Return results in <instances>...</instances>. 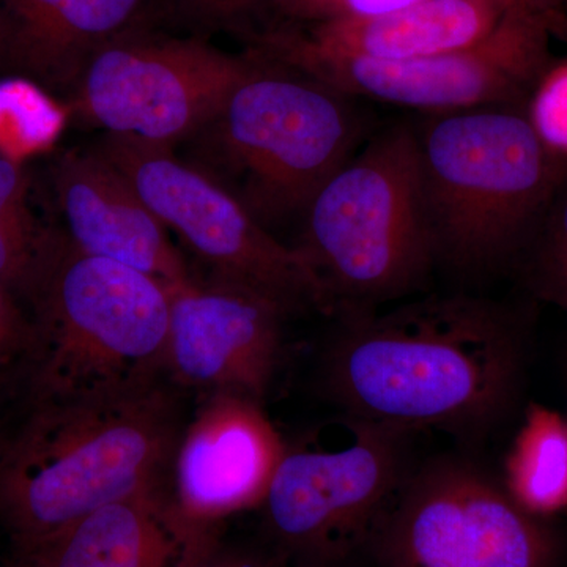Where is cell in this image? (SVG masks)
<instances>
[{
  "label": "cell",
  "instance_id": "obj_12",
  "mask_svg": "<svg viewBox=\"0 0 567 567\" xmlns=\"http://www.w3.org/2000/svg\"><path fill=\"white\" fill-rule=\"evenodd\" d=\"M284 453L262 402L233 393L204 395L183 429L167 483L183 544L213 535L223 518L262 505Z\"/></svg>",
  "mask_w": 567,
  "mask_h": 567
},
{
  "label": "cell",
  "instance_id": "obj_1",
  "mask_svg": "<svg viewBox=\"0 0 567 567\" xmlns=\"http://www.w3.org/2000/svg\"><path fill=\"white\" fill-rule=\"evenodd\" d=\"M324 385L342 413L412 432L492 429L516 395L524 341L516 316L473 295H427L388 311L341 312Z\"/></svg>",
  "mask_w": 567,
  "mask_h": 567
},
{
  "label": "cell",
  "instance_id": "obj_4",
  "mask_svg": "<svg viewBox=\"0 0 567 567\" xmlns=\"http://www.w3.org/2000/svg\"><path fill=\"white\" fill-rule=\"evenodd\" d=\"M254 66L218 114L189 137V163L234 194L267 229L306 213L363 144L352 96L252 50Z\"/></svg>",
  "mask_w": 567,
  "mask_h": 567
},
{
  "label": "cell",
  "instance_id": "obj_16",
  "mask_svg": "<svg viewBox=\"0 0 567 567\" xmlns=\"http://www.w3.org/2000/svg\"><path fill=\"white\" fill-rule=\"evenodd\" d=\"M520 10L518 0H420L379 17L279 29L309 50L406 61L475 47Z\"/></svg>",
  "mask_w": 567,
  "mask_h": 567
},
{
  "label": "cell",
  "instance_id": "obj_14",
  "mask_svg": "<svg viewBox=\"0 0 567 567\" xmlns=\"http://www.w3.org/2000/svg\"><path fill=\"white\" fill-rule=\"evenodd\" d=\"M54 186L66 237L82 252L140 270L171 292L196 282L167 227L96 148L65 153L55 166Z\"/></svg>",
  "mask_w": 567,
  "mask_h": 567
},
{
  "label": "cell",
  "instance_id": "obj_24",
  "mask_svg": "<svg viewBox=\"0 0 567 567\" xmlns=\"http://www.w3.org/2000/svg\"><path fill=\"white\" fill-rule=\"evenodd\" d=\"M271 0H158V17L169 14L197 29L240 28Z\"/></svg>",
  "mask_w": 567,
  "mask_h": 567
},
{
  "label": "cell",
  "instance_id": "obj_2",
  "mask_svg": "<svg viewBox=\"0 0 567 567\" xmlns=\"http://www.w3.org/2000/svg\"><path fill=\"white\" fill-rule=\"evenodd\" d=\"M188 420L166 380L37 404L0 454V522L13 546L130 496L167 492Z\"/></svg>",
  "mask_w": 567,
  "mask_h": 567
},
{
  "label": "cell",
  "instance_id": "obj_15",
  "mask_svg": "<svg viewBox=\"0 0 567 567\" xmlns=\"http://www.w3.org/2000/svg\"><path fill=\"white\" fill-rule=\"evenodd\" d=\"M158 0H0V61L47 91H74L92 55L151 28Z\"/></svg>",
  "mask_w": 567,
  "mask_h": 567
},
{
  "label": "cell",
  "instance_id": "obj_6",
  "mask_svg": "<svg viewBox=\"0 0 567 567\" xmlns=\"http://www.w3.org/2000/svg\"><path fill=\"white\" fill-rule=\"evenodd\" d=\"M300 246L334 309L365 311L420 289L436 264L415 123L377 133L309 204Z\"/></svg>",
  "mask_w": 567,
  "mask_h": 567
},
{
  "label": "cell",
  "instance_id": "obj_11",
  "mask_svg": "<svg viewBox=\"0 0 567 567\" xmlns=\"http://www.w3.org/2000/svg\"><path fill=\"white\" fill-rule=\"evenodd\" d=\"M374 547L382 567H551L557 544L477 466L413 468Z\"/></svg>",
  "mask_w": 567,
  "mask_h": 567
},
{
  "label": "cell",
  "instance_id": "obj_23",
  "mask_svg": "<svg viewBox=\"0 0 567 567\" xmlns=\"http://www.w3.org/2000/svg\"><path fill=\"white\" fill-rule=\"evenodd\" d=\"M420 0H271V9L293 25H311L350 18L379 17Z\"/></svg>",
  "mask_w": 567,
  "mask_h": 567
},
{
  "label": "cell",
  "instance_id": "obj_26",
  "mask_svg": "<svg viewBox=\"0 0 567 567\" xmlns=\"http://www.w3.org/2000/svg\"><path fill=\"white\" fill-rule=\"evenodd\" d=\"M173 567H287V563L281 555L264 558L223 550L208 535L183 544Z\"/></svg>",
  "mask_w": 567,
  "mask_h": 567
},
{
  "label": "cell",
  "instance_id": "obj_5",
  "mask_svg": "<svg viewBox=\"0 0 567 567\" xmlns=\"http://www.w3.org/2000/svg\"><path fill=\"white\" fill-rule=\"evenodd\" d=\"M171 290L126 265L54 246L29 303L33 402L115 393L163 380Z\"/></svg>",
  "mask_w": 567,
  "mask_h": 567
},
{
  "label": "cell",
  "instance_id": "obj_25",
  "mask_svg": "<svg viewBox=\"0 0 567 567\" xmlns=\"http://www.w3.org/2000/svg\"><path fill=\"white\" fill-rule=\"evenodd\" d=\"M32 342L31 317L22 312L18 298L0 286V375L11 365L28 361Z\"/></svg>",
  "mask_w": 567,
  "mask_h": 567
},
{
  "label": "cell",
  "instance_id": "obj_3",
  "mask_svg": "<svg viewBox=\"0 0 567 567\" xmlns=\"http://www.w3.org/2000/svg\"><path fill=\"white\" fill-rule=\"evenodd\" d=\"M415 126L436 262L480 275L527 249L566 188L567 162L540 142L525 107L425 115Z\"/></svg>",
  "mask_w": 567,
  "mask_h": 567
},
{
  "label": "cell",
  "instance_id": "obj_18",
  "mask_svg": "<svg viewBox=\"0 0 567 567\" xmlns=\"http://www.w3.org/2000/svg\"><path fill=\"white\" fill-rule=\"evenodd\" d=\"M507 494L532 516L567 505V421L533 409L507 461Z\"/></svg>",
  "mask_w": 567,
  "mask_h": 567
},
{
  "label": "cell",
  "instance_id": "obj_19",
  "mask_svg": "<svg viewBox=\"0 0 567 567\" xmlns=\"http://www.w3.org/2000/svg\"><path fill=\"white\" fill-rule=\"evenodd\" d=\"M29 205V178L20 163L0 156V286L29 300L55 241Z\"/></svg>",
  "mask_w": 567,
  "mask_h": 567
},
{
  "label": "cell",
  "instance_id": "obj_7",
  "mask_svg": "<svg viewBox=\"0 0 567 567\" xmlns=\"http://www.w3.org/2000/svg\"><path fill=\"white\" fill-rule=\"evenodd\" d=\"M410 435L342 413L286 446L260 505L278 555L297 567H342L374 544L413 472Z\"/></svg>",
  "mask_w": 567,
  "mask_h": 567
},
{
  "label": "cell",
  "instance_id": "obj_21",
  "mask_svg": "<svg viewBox=\"0 0 567 567\" xmlns=\"http://www.w3.org/2000/svg\"><path fill=\"white\" fill-rule=\"evenodd\" d=\"M532 246V281L537 295L567 315V185L559 193Z\"/></svg>",
  "mask_w": 567,
  "mask_h": 567
},
{
  "label": "cell",
  "instance_id": "obj_22",
  "mask_svg": "<svg viewBox=\"0 0 567 567\" xmlns=\"http://www.w3.org/2000/svg\"><path fill=\"white\" fill-rule=\"evenodd\" d=\"M525 114L548 151L567 162V59L551 62L544 71Z\"/></svg>",
  "mask_w": 567,
  "mask_h": 567
},
{
  "label": "cell",
  "instance_id": "obj_8",
  "mask_svg": "<svg viewBox=\"0 0 567 567\" xmlns=\"http://www.w3.org/2000/svg\"><path fill=\"white\" fill-rule=\"evenodd\" d=\"M95 148L207 265L212 282L262 293L289 312L336 311L308 254L281 244L233 193L174 156L173 147L107 134Z\"/></svg>",
  "mask_w": 567,
  "mask_h": 567
},
{
  "label": "cell",
  "instance_id": "obj_20",
  "mask_svg": "<svg viewBox=\"0 0 567 567\" xmlns=\"http://www.w3.org/2000/svg\"><path fill=\"white\" fill-rule=\"evenodd\" d=\"M66 112L28 78L0 81V156L20 163L61 136Z\"/></svg>",
  "mask_w": 567,
  "mask_h": 567
},
{
  "label": "cell",
  "instance_id": "obj_13",
  "mask_svg": "<svg viewBox=\"0 0 567 567\" xmlns=\"http://www.w3.org/2000/svg\"><path fill=\"white\" fill-rule=\"evenodd\" d=\"M289 315L271 298L212 282L171 292L164 374L204 395L233 393L264 401L282 350Z\"/></svg>",
  "mask_w": 567,
  "mask_h": 567
},
{
  "label": "cell",
  "instance_id": "obj_10",
  "mask_svg": "<svg viewBox=\"0 0 567 567\" xmlns=\"http://www.w3.org/2000/svg\"><path fill=\"white\" fill-rule=\"evenodd\" d=\"M254 66L199 39L136 29L92 55L71 110L107 134L174 147L218 114Z\"/></svg>",
  "mask_w": 567,
  "mask_h": 567
},
{
  "label": "cell",
  "instance_id": "obj_17",
  "mask_svg": "<svg viewBox=\"0 0 567 567\" xmlns=\"http://www.w3.org/2000/svg\"><path fill=\"white\" fill-rule=\"evenodd\" d=\"M182 548L167 492H145L13 546L9 567H173Z\"/></svg>",
  "mask_w": 567,
  "mask_h": 567
},
{
  "label": "cell",
  "instance_id": "obj_9",
  "mask_svg": "<svg viewBox=\"0 0 567 567\" xmlns=\"http://www.w3.org/2000/svg\"><path fill=\"white\" fill-rule=\"evenodd\" d=\"M554 24L520 10L486 40L465 50L377 61L327 54L295 43L271 29L256 37L254 50L352 99L406 107L425 115L488 106L527 107L537 81L551 63Z\"/></svg>",
  "mask_w": 567,
  "mask_h": 567
}]
</instances>
